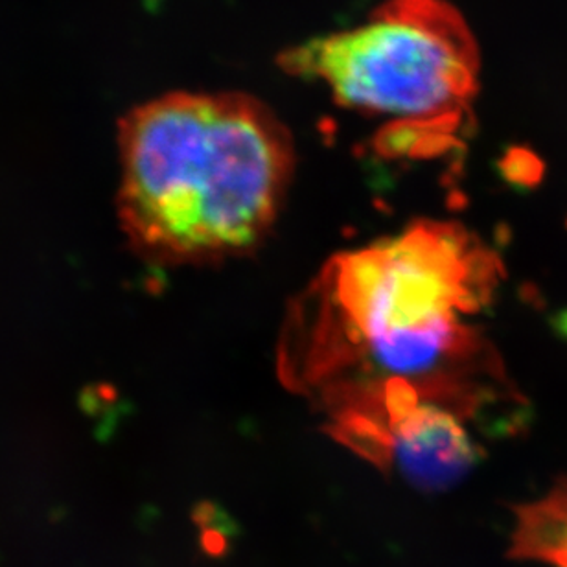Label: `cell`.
<instances>
[{
    "instance_id": "cell-1",
    "label": "cell",
    "mask_w": 567,
    "mask_h": 567,
    "mask_svg": "<svg viewBox=\"0 0 567 567\" xmlns=\"http://www.w3.org/2000/svg\"><path fill=\"white\" fill-rule=\"evenodd\" d=\"M503 274L477 236L433 219L333 257L289 308L280 377L374 464L391 433L425 408L464 424L502 410L522 421L527 402L468 321Z\"/></svg>"
},
{
    "instance_id": "cell-3",
    "label": "cell",
    "mask_w": 567,
    "mask_h": 567,
    "mask_svg": "<svg viewBox=\"0 0 567 567\" xmlns=\"http://www.w3.org/2000/svg\"><path fill=\"white\" fill-rule=\"evenodd\" d=\"M279 63L436 147L457 138L480 89L474 33L446 0H383L358 27L305 41Z\"/></svg>"
},
{
    "instance_id": "cell-2",
    "label": "cell",
    "mask_w": 567,
    "mask_h": 567,
    "mask_svg": "<svg viewBox=\"0 0 567 567\" xmlns=\"http://www.w3.org/2000/svg\"><path fill=\"white\" fill-rule=\"evenodd\" d=\"M122 225L164 266L251 252L280 214L293 177L288 127L244 93H169L118 124Z\"/></svg>"
},
{
    "instance_id": "cell-5",
    "label": "cell",
    "mask_w": 567,
    "mask_h": 567,
    "mask_svg": "<svg viewBox=\"0 0 567 567\" xmlns=\"http://www.w3.org/2000/svg\"><path fill=\"white\" fill-rule=\"evenodd\" d=\"M508 558L567 567V475L546 496L514 508Z\"/></svg>"
},
{
    "instance_id": "cell-4",
    "label": "cell",
    "mask_w": 567,
    "mask_h": 567,
    "mask_svg": "<svg viewBox=\"0 0 567 567\" xmlns=\"http://www.w3.org/2000/svg\"><path fill=\"white\" fill-rule=\"evenodd\" d=\"M480 452L466 424L436 408H425L389 436L378 466L396 468L425 491H444L468 474Z\"/></svg>"
}]
</instances>
